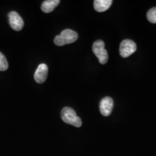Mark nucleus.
<instances>
[{"mask_svg": "<svg viewBox=\"0 0 156 156\" xmlns=\"http://www.w3.org/2000/svg\"><path fill=\"white\" fill-rule=\"evenodd\" d=\"M62 119L66 124H71L76 127H80L82 126V120L77 116L73 108L70 107H64L61 112Z\"/></svg>", "mask_w": 156, "mask_h": 156, "instance_id": "nucleus-1", "label": "nucleus"}, {"mask_svg": "<svg viewBox=\"0 0 156 156\" xmlns=\"http://www.w3.org/2000/svg\"><path fill=\"white\" fill-rule=\"evenodd\" d=\"M48 71V67L46 64H39L34 74L35 81L39 84L44 83L47 78Z\"/></svg>", "mask_w": 156, "mask_h": 156, "instance_id": "nucleus-7", "label": "nucleus"}, {"mask_svg": "<svg viewBox=\"0 0 156 156\" xmlns=\"http://www.w3.org/2000/svg\"><path fill=\"white\" fill-rule=\"evenodd\" d=\"M8 62L5 55L0 52V71L4 72L8 69Z\"/></svg>", "mask_w": 156, "mask_h": 156, "instance_id": "nucleus-10", "label": "nucleus"}, {"mask_svg": "<svg viewBox=\"0 0 156 156\" xmlns=\"http://www.w3.org/2000/svg\"><path fill=\"white\" fill-rule=\"evenodd\" d=\"M136 50V44L133 41L129 39H125L122 41L120 44L119 52L120 55L124 58H126L128 56H131L134 54Z\"/></svg>", "mask_w": 156, "mask_h": 156, "instance_id": "nucleus-4", "label": "nucleus"}, {"mask_svg": "<svg viewBox=\"0 0 156 156\" xmlns=\"http://www.w3.org/2000/svg\"><path fill=\"white\" fill-rule=\"evenodd\" d=\"M9 23L10 27L16 31L21 30L24 26V21L18 13L12 11L8 14Z\"/></svg>", "mask_w": 156, "mask_h": 156, "instance_id": "nucleus-5", "label": "nucleus"}, {"mask_svg": "<svg viewBox=\"0 0 156 156\" xmlns=\"http://www.w3.org/2000/svg\"><path fill=\"white\" fill-rule=\"evenodd\" d=\"M147 18L149 22L156 23V7L151 8L147 13Z\"/></svg>", "mask_w": 156, "mask_h": 156, "instance_id": "nucleus-11", "label": "nucleus"}, {"mask_svg": "<svg viewBox=\"0 0 156 156\" xmlns=\"http://www.w3.org/2000/svg\"><path fill=\"white\" fill-rule=\"evenodd\" d=\"M78 34L75 31L65 29L61 33V34L56 36L54 38V41L56 46H62L66 44H69L74 43L77 40Z\"/></svg>", "mask_w": 156, "mask_h": 156, "instance_id": "nucleus-2", "label": "nucleus"}, {"mask_svg": "<svg viewBox=\"0 0 156 156\" xmlns=\"http://www.w3.org/2000/svg\"><path fill=\"white\" fill-rule=\"evenodd\" d=\"M93 51L101 64L107 63L108 59V52L105 49V44L103 41L98 40L93 45Z\"/></svg>", "mask_w": 156, "mask_h": 156, "instance_id": "nucleus-3", "label": "nucleus"}, {"mask_svg": "<svg viewBox=\"0 0 156 156\" xmlns=\"http://www.w3.org/2000/svg\"><path fill=\"white\" fill-rule=\"evenodd\" d=\"M100 112L101 114L104 116H108L112 114L113 107H114V101L112 98L105 97L101 100L100 103Z\"/></svg>", "mask_w": 156, "mask_h": 156, "instance_id": "nucleus-6", "label": "nucleus"}, {"mask_svg": "<svg viewBox=\"0 0 156 156\" xmlns=\"http://www.w3.org/2000/svg\"><path fill=\"white\" fill-rule=\"evenodd\" d=\"M112 3V0H95L93 5H94V9L97 12H103L108 9Z\"/></svg>", "mask_w": 156, "mask_h": 156, "instance_id": "nucleus-8", "label": "nucleus"}, {"mask_svg": "<svg viewBox=\"0 0 156 156\" xmlns=\"http://www.w3.org/2000/svg\"><path fill=\"white\" fill-rule=\"evenodd\" d=\"M59 3V0H46L42 3L41 10L45 13L51 12Z\"/></svg>", "mask_w": 156, "mask_h": 156, "instance_id": "nucleus-9", "label": "nucleus"}]
</instances>
